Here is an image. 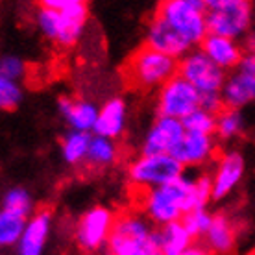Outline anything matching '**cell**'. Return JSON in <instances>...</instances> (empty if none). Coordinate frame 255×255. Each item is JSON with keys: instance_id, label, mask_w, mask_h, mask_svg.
<instances>
[{"instance_id": "obj_13", "label": "cell", "mask_w": 255, "mask_h": 255, "mask_svg": "<svg viewBox=\"0 0 255 255\" xmlns=\"http://www.w3.org/2000/svg\"><path fill=\"white\" fill-rule=\"evenodd\" d=\"M146 45L155 48V50L163 52L166 56H172L176 59H181L194 48L165 19H161L159 15H153L152 19H150V22H148Z\"/></svg>"}, {"instance_id": "obj_35", "label": "cell", "mask_w": 255, "mask_h": 255, "mask_svg": "<svg viewBox=\"0 0 255 255\" xmlns=\"http://www.w3.org/2000/svg\"><path fill=\"white\" fill-rule=\"evenodd\" d=\"M243 46L246 52H255V30H250L243 39Z\"/></svg>"}, {"instance_id": "obj_7", "label": "cell", "mask_w": 255, "mask_h": 255, "mask_svg": "<svg viewBox=\"0 0 255 255\" xmlns=\"http://www.w3.org/2000/svg\"><path fill=\"white\" fill-rule=\"evenodd\" d=\"M153 224L144 215L128 213L115 220L111 237L108 241V255L133 254L137 250L146 248L153 241L155 230Z\"/></svg>"}, {"instance_id": "obj_29", "label": "cell", "mask_w": 255, "mask_h": 255, "mask_svg": "<svg viewBox=\"0 0 255 255\" xmlns=\"http://www.w3.org/2000/svg\"><path fill=\"white\" fill-rule=\"evenodd\" d=\"M22 96L24 95H22V87L19 82L0 78V108L4 111H13L15 108H19Z\"/></svg>"}, {"instance_id": "obj_11", "label": "cell", "mask_w": 255, "mask_h": 255, "mask_svg": "<svg viewBox=\"0 0 255 255\" xmlns=\"http://www.w3.org/2000/svg\"><path fill=\"white\" fill-rule=\"evenodd\" d=\"M246 163L241 152L228 150L217 161V166L211 174V185H213V200H224L235 191L239 183L243 181Z\"/></svg>"}, {"instance_id": "obj_19", "label": "cell", "mask_w": 255, "mask_h": 255, "mask_svg": "<svg viewBox=\"0 0 255 255\" xmlns=\"http://www.w3.org/2000/svg\"><path fill=\"white\" fill-rule=\"evenodd\" d=\"M222 100L224 108L243 109L250 104L255 102V78L235 69L226 78V83L222 87Z\"/></svg>"}, {"instance_id": "obj_8", "label": "cell", "mask_w": 255, "mask_h": 255, "mask_svg": "<svg viewBox=\"0 0 255 255\" xmlns=\"http://www.w3.org/2000/svg\"><path fill=\"white\" fill-rule=\"evenodd\" d=\"M178 74L191 82L202 95H218L226 83V70H222L215 61H211L200 46L192 48L187 56L179 59Z\"/></svg>"}, {"instance_id": "obj_36", "label": "cell", "mask_w": 255, "mask_h": 255, "mask_svg": "<svg viewBox=\"0 0 255 255\" xmlns=\"http://www.w3.org/2000/svg\"><path fill=\"white\" fill-rule=\"evenodd\" d=\"M254 7H255V0H254Z\"/></svg>"}, {"instance_id": "obj_21", "label": "cell", "mask_w": 255, "mask_h": 255, "mask_svg": "<svg viewBox=\"0 0 255 255\" xmlns=\"http://www.w3.org/2000/svg\"><path fill=\"white\" fill-rule=\"evenodd\" d=\"M155 233H157V243H159L163 255L181 254V252H185L192 244V241H194L181 220L170 222V224H166V226H159V230H155Z\"/></svg>"}, {"instance_id": "obj_20", "label": "cell", "mask_w": 255, "mask_h": 255, "mask_svg": "<svg viewBox=\"0 0 255 255\" xmlns=\"http://www.w3.org/2000/svg\"><path fill=\"white\" fill-rule=\"evenodd\" d=\"M205 248L215 255H230L237 244V226L231 217L218 213L213 217L209 231L204 237Z\"/></svg>"}, {"instance_id": "obj_14", "label": "cell", "mask_w": 255, "mask_h": 255, "mask_svg": "<svg viewBox=\"0 0 255 255\" xmlns=\"http://www.w3.org/2000/svg\"><path fill=\"white\" fill-rule=\"evenodd\" d=\"M215 152H217L215 135L185 131V135L181 137V140L172 150V155L185 168H194V166H202L205 163H209Z\"/></svg>"}, {"instance_id": "obj_22", "label": "cell", "mask_w": 255, "mask_h": 255, "mask_svg": "<svg viewBox=\"0 0 255 255\" xmlns=\"http://www.w3.org/2000/svg\"><path fill=\"white\" fill-rule=\"evenodd\" d=\"M93 135L89 131H78L69 129L61 139V157L67 165L78 166L82 163H87V153Z\"/></svg>"}, {"instance_id": "obj_15", "label": "cell", "mask_w": 255, "mask_h": 255, "mask_svg": "<svg viewBox=\"0 0 255 255\" xmlns=\"http://www.w3.org/2000/svg\"><path fill=\"white\" fill-rule=\"evenodd\" d=\"M52 233L50 211H37L28 218L24 233L15 246L19 255H43Z\"/></svg>"}, {"instance_id": "obj_26", "label": "cell", "mask_w": 255, "mask_h": 255, "mask_svg": "<svg viewBox=\"0 0 255 255\" xmlns=\"http://www.w3.org/2000/svg\"><path fill=\"white\" fill-rule=\"evenodd\" d=\"M185 131L189 133H204V135H215L217 131V113H211L204 108H198L192 111L191 115L183 119Z\"/></svg>"}, {"instance_id": "obj_23", "label": "cell", "mask_w": 255, "mask_h": 255, "mask_svg": "<svg viewBox=\"0 0 255 255\" xmlns=\"http://www.w3.org/2000/svg\"><path fill=\"white\" fill-rule=\"evenodd\" d=\"M119 153L121 152H119L115 139H108V137L93 133L89 153H87V165L95 166V168H108L117 163Z\"/></svg>"}, {"instance_id": "obj_9", "label": "cell", "mask_w": 255, "mask_h": 255, "mask_svg": "<svg viewBox=\"0 0 255 255\" xmlns=\"http://www.w3.org/2000/svg\"><path fill=\"white\" fill-rule=\"evenodd\" d=\"M198 108H202V93L191 82H187L181 74H176L159 87V93H157L159 115L183 121Z\"/></svg>"}, {"instance_id": "obj_25", "label": "cell", "mask_w": 255, "mask_h": 255, "mask_svg": "<svg viewBox=\"0 0 255 255\" xmlns=\"http://www.w3.org/2000/svg\"><path fill=\"white\" fill-rule=\"evenodd\" d=\"M244 131V117L241 113V109L233 108H224L220 113H217V131L224 140H231L239 137Z\"/></svg>"}, {"instance_id": "obj_12", "label": "cell", "mask_w": 255, "mask_h": 255, "mask_svg": "<svg viewBox=\"0 0 255 255\" xmlns=\"http://www.w3.org/2000/svg\"><path fill=\"white\" fill-rule=\"evenodd\" d=\"M183 135L185 126L179 119L159 115L144 135L140 150L142 153H172Z\"/></svg>"}, {"instance_id": "obj_4", "label": "cell", "mask_w": 255, "mask_h": 255, "mask_svg": "<svg viewBox=\"0 0 255 255\" xmlns=\"http://www.w3.org/2000/svg\"><path fill=\"white\" fill-rule=\"evenodd\" d=\"M183 168L172 153H142L128 166V178L140 191L168 185L183 176Z\"/></svg>"}, {"instance_id": "obj_5", "label": "cell", "mask_w": 255, "mask_h": 255, "mask_svg": "<svg viewBox=\"0 0 255 255\" xmlns=\"http://www.w3.org/2000/svg\"><path fill=\"white\" fill-rule=\"evenodd\" d=\"M255 7L254 0H222L207 7L209 33L243 41L250 30H254Z\"/></svg>"}, {"instance_id": "obj_16", "label": "cell", "mask_w": 255, "mask_h": 255, "mask_svg": "<svg viewBox=\"0 0 255 255\" xmlns=\"http://www.w3.org/2000/svg\"><path fill=\"white\" fill-rule=\"evenodd\" d=\"M58 111L70 129L78 131H93L98 121L100 106L91 102L87 98H69L61 96L58 100Z\"/></svg>"}, {"instance_id": "obj_34", "label": "cell", "mask_w": 255, "mask_h": 255, "mask_svg": "<svg viewBox=\"0 0 255 255\" xmlns=\"http://www.w3.org/2000/svg\"><path fill=\"white\" fill-rule=\"evenodd\" d=\"M178 255H211V252L205 246H202V244H191L185 252H181Z\"/></svg>"}, {"instance_id": "obj_1", "label": "cell", "mask_w": 255, "mask_h": 255, "mask_svg": "<svg viewBox=\"0 0 255 255\" xmlns=\"http://www.w3.org/2000/svg\"><path fill=\"white\" fill-rule=\"evenodd\" d=\"M213 200L211 176H181L168 185L144 191L142 215L153 226H166L178 222L189 211L207 207Z\"/></svg>"}, {"instance_id": "obj_37", "label": "cell", "mask_w": 255, "mask_h": 255, "mask_svg": "<svg viewBox=\"0 0 255 255\" xmlns=\"http://www.w3.org/2000/svg\"><path fill=\"white\" fill-rule=\"evenodd\" d=\"M254 255H255V248H254Z\"/></svg>"}, {"instance_id": "obj_2", "label": "cell", "mask_w": 255, "mask_h": 255, "mask_svg": "<svg viewBox=\"0 0 255 255\" xmlns=\"http://www.w3.org/2000/svg\"><path fill=\"white\" fill-rule=\"evenodd\" d=\"M89 22L87 6H74L65 9L41 7L35 11V26L41 35L59 48L78 45L85 35Z\"/></svg>"}, {"instance_id": "obj_28", "label": "cell", "mask_w": 255, "mask_h": 255, "mask_svg": "<svg viewBox=\"0 0 255 255\" xmlns=\"http://www.w3.org/2000/svg\"><path fill=\"white\" fill-rule=\"evenodd\" d=\"M213 217L215 215H211L207 207H200V209L189 211L185 217L181 218V222L192 235V239H204L213 224Z\"/></svg>"}, {"instance_id": "obj_3", "label": "cell", "mask_w": 255, "mask_h": 255, "mask_svg": "<svg viewBox=\"0 0 255 255\" xmlns=\"http://www.w3.org/2000/svg\"><path fill=\"white\" fill-rule=\"evenodd\" d=\"M179 70V61L172 56L144 45L131 54L126 63V80L135 89L150 91L165 85Z\"/></svg>"}, {"instance_id": "obj_10", "label": "cell", "mask_w": 255, "mask_h": 255, "mask_svg": "<svg viewBox=\"0 0 255 255\" xmlns=\"http://www.w3.org/2000/svg\"><path fill=\"white\" fill-rule=\"evenodd\" d=\"M115 215L102 205H95L83 213L76 224V243L85 252H98L104 246H108L113 226H115Z\"/></svg>"}, {"instance_id": "obj_18", "label": "cell", "mask_w": 255, "mask_h": 255, "mask_svg": "<svg viewBox=\"0 0 255 255\" xmlns=\"http://www.w3.org/2000/svg\"><path fill=\"white\" fill-rule=\"evenodd\" d=\"M128 126V106L126 102L113 96L100 106V113H98V121L93 129L95 135H102L108 139H121Z\"/></svg>"}, {"instance_id": "obj_32", "label": "cell", "mask_w": 255, "mask_h": 255, "mask_svg": "<svg viewBox=\"0 0 255 255\" xmlns=\"http://www.w3.org/2000/svg\"><path fill=\"white\" fill-rule=\"evenodd\" d=\"M237 69L255 78V52H244L243 59H241V63H239Z\"/></svg>"}, {"instance_id": "obj_6", "label": "cell", "mask_w": 255, "mask_h": 255, "mask_svg": "<svg viewBox=\"0 0 255 255\" xmlns=\"http://www.w3.org/2000/svg\"><path fill=\"white\" fill-rule=\"evenodd\" d=\"M155 15L165 19L194 48L202 45V41L209 35L207 11H202L183 0H161Z\"/></svg>"}, {"instance_id": "obj_31", "label": "cell", "mask_w": 255, "mask_h": 255, "mask_svg": "<svg viewBox=\"0 0 255 255\" xmlns=\"http://www.w3.org/2000/svg\"><path fill=\"white\" fill-rule=\"evenodd\" d=\"M41 7H54V9H65L74 6H87L89 0H37Z\"/></svg>"}, {"instance_id": "obj_24", "label": "cell", "mask_w": 255, "mask_h": 255, "mask_svg": "<svg viewBox=\"0 0 255 255\" xmlns=\"http://www.w3.org/2000/svg\"><path fill=\"white\" fill-rule=\"evenodd\" d=\"M28 218L30 217H24V215H19V213H13L7 209L0 211V244L4 248L19 244Z\"/></svg>"}, {"instance_id": "obj_17", "label": "cell", "mask_w": 255, "mask_h": 255, "mask_svg": "<svg viewBox=\"0 0 255 255\" xmlns=\"http://www.w3.org/2000/svg\"><path fill=\"white\" fill-rule=\"evenodd\" d=\"M200 48L209 56L211 61H215L226 72L235 70L244 56V46L241 41L226 37V35H217V33H209L202 41Z\"/></svg>"}, {"instance_id": "obj_30", "label": "cell", "mask_w": 255, "mask_h": 255, "mask_svg": "<svg viewBox=\"0 0 255 255\" xmlns=\"http://www.w3.org/2000/svg\"><path fill=\"white\" fill-rule=\"evenodd\" d=\"M24 76H26V63L22 58L15 56V54H6L4 58L0 59V78L20 82Z\"/></svg>"}, {"instance_id": "obj_33", "label": "cell", "mask_w": 255, "mask_h": 255, "mask_svg": "<svg viewBox=\"0 0 255 255\" xmlns=\"http://www.w3.org/2000/svg\"><path fill=\"white\" fill-rule=\"evenodd\" d=\"M124 255H163L159 243H157V233H155V237H153V241H152L150 244H148L146 248L137 250V252H133V254H124Z\"/></svg>"}, {"instance_id": "obj_27", "label": "cell", "mask_w": 255, "mask_h": 255, "mask_svg": "<svg viewBox=\"0 0 255 255\" xmlns=\"http://www.w3.org/2000/svg\"><path fill=\"white\" fill-rule=\"evenodd\" d=\"M2 209L13 211V213H19V215H24V217H32V211H33L32 194L26 191L24 187H11L4 194Z\"/></svg>"}]
</instances>
